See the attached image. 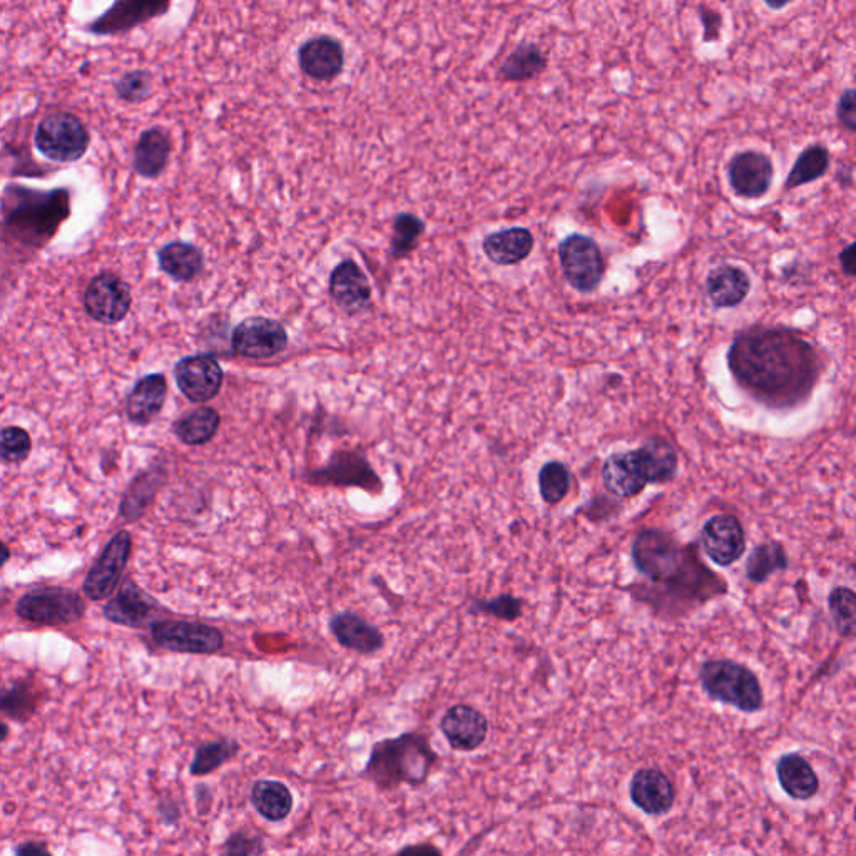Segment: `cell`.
I'll list each match as a JSON object with an SVG mask.
<instances>
[{
  "label": "cell",
  "instance_id": "obj_21",
  "mask_svg": "<svg viewBox=\"0 0 856 856\" xmlns=\"http://www.w3.org/2000/svg\"><path fill=\"white\" fill-rule=\"evenodd\" d=\"M167 9V2H116L88 25V31L99 35L124 34L136 25L160 18Z\"/></svg>",
  "mask_w": 856,
  "mask_h": 856
},
{
  "label": "cell",
  "instance_id": "obj_3",
  "mask_svg": "<svg viewBox=\"0 0 856 856\" xmlns=\"http://www.w3.org/2000/svg\"><path fill=\"white\" fill-rule=\"evenodd\" d=\"M0 211V234L4 241L22 244L28 250H41L69 218L70 195L67 189L39 191L24 186H8Z\"/></svg>",
  "mask_w": 856,
  "mask_h": 856
},
{
  "label": "cell",
  "instance_id": "obj_14",
  "mask_svg": "<svg viewBox=\"0 0 856 856\" xmlns=\"http://www.w3.org/2000/svg\"><path fill=\"white\" fill-rule=\"evenodd\" d=\"M775 166L768 154L742 151L727 164V182L738 198L761 199L773 185Z\"/></svg>",
  "mask_w": 856,
  "mask_h": 856
},
{
  "label": "cell",
  "instance_id": "obj_24",
  "mask_svg": "<svg viewBox=\"0 0 856 856\" xmlns=\"http://www.w3.org/2000/svg\"><path fill=\"white\" fill-rule=\"evenodd\" d=\"M331 633L343 648L362 655H373L385 645L382 633L372 624L353 613H341L331 619Z\"/></svg>",
  "mask_w": 856,
  "mask_h": 856
},
{
  "label": "cell",
  "instance_id": "obj_49",
  "mask_svg": "<svg viewBox=\"0 0 856 856\" xmlns=\"http://www.w3.org/2000/svg\"><path fill=\"white\" fill-rule=\"evenodd\" d=\"M9 558H11V552H9L8 546L4 542H0V568L9 561Z\"/></svg>",
  "mask_w": 856,
  "mask_h": 856
},
{
  "label": "cell",
  "instance_id": "obj_11",
  "mask_svg": "<svg viewBox=\"0 0 856 856\" xmlns=\"http://www.w3.org/2000/svg\"><path fill=\"white\" fill-rule=\"evenodd\" d=\"M154 643L167 651L189 655H215L224 645V637L217 627L186 621L156 623L151 627Z\"/></svg>",
  "mask_w": 856,
  "mask_h": 856
},
{
  "label": "cell",
  "instance_id": "obj_9",
  "mask_svg": "<svg viewBox=\"0 0 856 856\" xmlns=\"http://www.w3.org/2000/svg\"><path fill=\"white\" fill-rule=\"evenodd\" d=\"M18 614L29 623L63 626L77 623L86 613V604L77 592L66 588H39L28 592L18 603Z\"/></svg>",
  "mask_w": 856,
  "mask_h": 856
},
{
  "label": "cell",
  "instance_id": "obj_22",
  "mask_svg": "<svg viewBox=\"0 0 856 856\" xmlns=\"http://www.w3.org/2000/svg\"><path fill=\"white\" fill-rule=\"evenodd\" d=\"M534 240L533 231L523 227L507 228V230L497 231L489 234L482 241V250L489 262L497 266H514L529 259L533 253Z\"/></svg>",
  "mask_w": 856,
  "mask_h": 856
},
{
  "label": "cell",
  "instance_id": "obj_48",
  "mask_svg": "<svg viewBox=\"0 0 856 856\" xmlns=\"http://www.w3.org/2000/svg\"><path fill=\"white\" fill-rule=\"evenodd\" d=\"M394 856H442V852L430 843H418V845L405 846Z\"/></svg>",
  "mask_w": 856,
  "mask_h": 856
},
{
  "label": "cell",
  "instance_id": "obj_10",
  "mask_svg": "<svg viewBox=\"0 0 856 856\" xmlns=\"http://www.w3.org/2000/svg\"><path fill=\"white\" fill-rule=\"evenodd\" d=\"M288 333L279 321L251 317L234 327L231 349L237 355L251 360H266L285 352Z\"/></svg>",
  "mask_w": 856,
  "mask_h": 856
},
{
  "label": "cell",
  "instance_id": "obj_7",
  "mask_svg": "<svg viewBox=\"0 0 856 856\" xmlns=\"http://www.w3.org/2000/svg\"><path fill=\"white\" fill-rule=\"evenodd\" d=\"M35 147L56 163H76L88 153L91 134L73 112L56 111L42 118L35 130Z\"/></svg>",
  "mask_w": 856,
  "mask_h": 856
},
{
  "label": "cell",
  "instance_id": "obj_32",
  "mask_svg": "<svg viewBox=\"0 0 856 856\" xmlns=\"http://www.w3.org/2000/svg\"><path fill=\"white\" fill-rule=\"evenodd\" d=\"M830 161H832V154L825 144H810L803 153L798 154L793 167L784 179V191H791V189L825 178L830 169Z\"/></svg>",
  "mask_w": 856,
  "mask_h": 856
},
{
  "label": "cell",
  "instance_id": "obj_30",
  "mask_svg": "<svg viewBox=\"0 0 856 856\" xmlns=\"http://www.w3.org/2000/svg\"><path fill=\"white\" fill-rule=\"evenodd\" d=\"M251 803L268 822H283L292 813L293 794L282 781L259 780L251 788Z\"/></svg>",
  "mask_w": 856,
  "mask_h": 856
},
{
  "label": "cell",
  "instance_id": "obj_28",
  "mask_svg": "<svg viewBox=\"0 0 856 856\" xmlns=\"http://www.w3.org/2000/svg\"><path fill=\"white\" fill-rule=\"evenodd\" d=\"M171 154V136L163 128L144 131L134 147V169L143 178H157L166 169Z\"/></svg>",
  "mask_w": 856,
  "mask_h": 856
},
{
  "label": "cell",
  "instance_id": "obj_17",
  "mask_svg": "<svg viewBox=\"0 0 856 856\" xmlns=\"http://www.w3.org/2000/svg\"><path fill=\"white\" fill-rule=\"evenodd\" d=\"M440 729L449 745L457 751H474L487 738V717L467 704H457L443 714Z\"/></svg>",
  "mask_w": 856,
  "mask_h": 856
},
{
  "label": "cell",
  "instance_id": "obj_33",
  "mask_svg": "<svg viewBox=\"0 0 856 856\" xmlns=\"http://www.w3.org/2000/svg\"><path fill=\"white\" fill-rule=\"evenodd\" d=\"M220 424V414L215 408L199 407L176 421L175 434L186 446H205L217 436Z\"/></svg>",
  "mask_w": 856,
  "mask_h": 856
},
{
  "label": "cell",
  "instance_id": "obj_47",
  "mask_svg": "<svg viewBox=\"0 0 856 856\" xmlns=\"http://www.w3.org/2000/svg\"><path fill=\"white\" fill-rule=\"evenodd\" d=\"M839 268L842 273L848 278H855V243L846 244L838 254Z\"/></svg>",
  "mask_w": 856,
  "mask_h": 856
},
{
  "label": "cell",
  "instance_id": "obj_12",
  "mask_svg": "<svg viewBox=\"0 0 856 856\" xmlns=\"http://www.w3.org/2000/svg\"><path fill=\"white\" fill-rule=\"evenodd\" d=\"M133 305L131 288L114 273H101L89 283L84 293V308L89 317L102 325H116L124 320Z\"/></svg>",
  "mask_w": 856,
  "mask_h": 856
},
{
  "label": "cell",
  "instance_id": "obj_19",
  "mask_svg": "<svg viewBox=\"0 0 856 856\" xmlns=\"http://www.w3.org/2000/svg\"><path fill=\"white\" fill-rule=\"evenodd\" d=\"M299 69L315 80H331L340 76L345 66V51L331 35H318L301 44L298 50Z\"/></svg>",
  "mask_w": 856,
  "mask_h": 856
},
{
  "label": "cell",
  "instance_id": "obj_43",
  "mask_svg": "<svg viewBox=\"0 0 856 856\" xmlns=\"http://www.w3.org/2000/svg\"><path fill=\"white\" fill-rule=\"evenodd\" d=\"M520 603L519 599L512 597V595H501V597L489 601V603L481 604L482 613L492 614V616L501 617L505 621H514L520 616Z\"/></svg>",
  "mask_w": 856,
  "mask_h": 856
},
{
  "label": "cell",
  "instance_id": "obj_6",
  "mask_svg": "<svg viewBox=\"0 0 856 856\" xmlns=\"http://www.w3.org/2000/svg\"><path fill=\"white\" fill-rule=\"evenodd\" d=\"M700 681L711 700L729 704L743 713H756L765 703L758 676L732 659L704 662L700 669Z\"/></svg>",
  "mask_w": 856,
  "mask_h": 856
},
{
  "label": "cell",
  "instance_id": "obj_18",
  "mask_svg": "<svg viewBox=\"0 0 856 856\" xmlns=\"http://www.w3.org/2000/svg\"><path fill=\"white\" fill-rule=\"evenodd\" d=\"M330 295L349 315L363 314L372 304V288L363 270L353 260L338 263L330 275Z\"/></svg>",
  "mask_w": 856,
  "mask_h": 856
},
{
  "label": "cell",
  "instance_id": "obj_50",
  "mask_svg": "<svg viewBox=\"0 0 856 856\" xmlns=\"http://www.w3.org/2000/svg\"><path fill=\"white\" fill-rule=\"evenodd\" d=\"M9 733H11V729H9L8 724L0 721V745L8 739Z\"/></svg>",
  "mask_w": 856,
  "mask_h": 856
},
{
  "label": "cell",
  "instance_id": "obj_5",
  "mask_svg": "<svg viewBox=\"0 0 856 856\" xmlns=\"http://www.w3.org/2000/svg\"><path fill=\"white\" fill-rule=\"evenodd\" d=\"M437 759L427 736L405 733L373 746L363 777L380 790H395L400 784L418 787L425 783Z\"/></svg>",
  "mask_w": 856,
  "mask_h": 856
},
{
  "label": "cell",
  "instance_id": "obj_23",
  "mask_svg": "<svg viewBox=\"0 0 856 856\" xmlns=\"http://www.w3.org/2000/svg\"><path fill=\"white\" fill-rule=\"evenodd\" d=\"M749 292H751V278L739 266H717L707 275V298L716 310L739 307L748 298Z\"/></svg>",
  "mask_w": 856,
  "mask_h": 856
},
{
  "label": "cell",
  "instance_id": "obj_8",
  "mask_svg": "<svg viewBox=\"0 0 856 856\" xmlns=\"http://www.w3.org/2000/svg\"><path fill=\"white\" fill-rule=\"evenodd\" d=\"M562 276L572 289L581 295H591L603 285L606 276V260L594 238L572 233L558 246Z\"/></svg>",
  "mask_w": 856,
  "mask_h": 856
},
{
  "label": "cell",
  "instance_id": "obj_2",
  "mask_svg": "<svg viewBox=\"0 0 856 856\" xmlns=\"http://www.w3.org/2000/svg\"><path fill=\"white\" fill-rule=\"evenodd\" d=\"M630 558L643 578L662 585L666 594L682 599V604L704 603L726 592L724 581L700 561L698 549L682 547L666 530H640L630 547Z\"/></svg>",
  "mask_w": 856,
  "mask_h": 856
},
{
  "label": "cell",
  "instance_id": "obj_26",
  "mask_svg": "<svg viewBox=\"0 0 856 856\" xmlns=\"http://www.w3.org/2000/svg\"><path fill=\"white\" fill-rule=\"evenodd\" d=\"M153 611L154 601L143 594V591H140L133 582H125L121 591L105 607V616L111 623L140 627L150 619Z\"/></svg>",
  "mask_w": 856,
  "mask_h": 856
},
{
  "label": "cell",
  "instance_id": "obj_20",
  "mask_svg": "<svg viewBox=\"0 0 856 856\" xmlns=\"http://www.w3.org/2000/svg\"><path fill=\"white\" fill-rule=\"evenodd\" d=\"M630 800L648 815H666L674 803V787L661 769L643 768L636 771L629 787Z\"/></svg>",
  "mask_w": 856,
  "mask_h": 856
},
{
  "label": "cell",
  "instance_id": "obj_15",
  "mask_svg": "<svg viewBox=\"0 0 856 856\" xmlns=\"http://www.w3.org/2000/svg\"><path fill=\"white\" fill-rule=\"evenodd\" d=\"M700 539L704 553L720 568H729L746 552L745 529L739 519L729 514H717L707 519Z\"/></svg>",
  "mask_w": 856,
  "mask_h": 856
},
{
  "label": "cell",
  "instance_id": "obj_16",
  "mask_svg": "<svg viewBox=\"0 0 856 856\" xmlns=\"http://www.w3.org/2000/svg\"><path fill=\"white\" fill-rule=\"evenodd\" d=\"M179 391L193 404H205L220 394L224 373L212 355H191L179 360L175 366Z\"/></svg>",
  "mask_w": 856,
  "mask_h": 856
},
{
  "label": "cell",
  "instance_id": "obj_46",
  "mask_svg": "<svg viewBox=\"0 0 856 856\" xmlns=\"http://www.w3.org/2000/svg\"><path fill=\"white\" fill-rule=\"evenodd\" d=\"M14 856H53V853L47 848L46 843L29 839L15 846Z\"/></svg>",
  "mask_w": 856,
  "mask_h": 856
},
{
  "label": "cell",
  "instance_id": "obj_41",
  "mask_svg": "<svg viewBox=\"0 0 856 856\" xmlns=\"http://www.w3.org/2000/svg\"><path fill=\"white\" fill-rule=\"evenodd\" d=\"M31 436L21 427H6L0 430V459L6 462H24L31 453Z\"/></svg>",
  "mask_w": 856,
  "mask_h": 856
},
{
  "label": "cell",
  "instance_id": "obj_1",
  "mask_svg": "<svg viewBox=\"0 0 856 856\" xmlns=\"http://www.w3.org/2000/svg\"><path fill=\"white\" fill-rule=\"evenodd\" d=\"M727 366L749 397L780 410L804 404L822 373L813 343L783 325L739 331L727 350Z\"/></svg>",
  "mask_w": 856,
  "mask_h": 856
},
{
  "label": "cell",
  "instance_id": "obj_31",
  "mask_svg": "<svg viewBox=\"0 0 856 856\" xmlns=\"http://www.w3.org/2000/svg\"><path fill=\"white\" fill-rule=\"evenodd\" d=\"M547 69V56L534 42H523L512 51L498 69V77L508 83H524Z\"/></svg>",
  "mask_w": 856,
  "mask_h": 856
},
{
  "label": "cell",
  "instance_id": "obj_27",
  "mask_svg": "<svg viewBox=\"0 0 856 856\" xmlns=\"http://www.w3.org/2000/svg\"><path fill=\"white\" fill-rule=\"evenodd\" d=\"M777 775L784 793L790 794L793 800H811L819 793V777L810 762L798 753L781 756L777 765Z\"/></svg>",
  "mask_w": 856,
  "mask_h": 856
},
{
  "label": "cell",
  "instance_id": "obj_45",
  "mask_svg": "<svg viewBox=\"0 0 856 856\" xmlns=\"http://www.w3.org/2000/svg\"><path fill=\"white\" fill-rule=\"evenodd\" d=\"M700 19L704 25V42H714L720 39L721 34V15L720 12L713 11L710 8H700Z\"/></svg>",
  "mask_w": 856,
  "mask_h": 856
},
{
  "label": "cell",
  "instance_id": "obj_36",
  "mask_svg": "<svg viewBox=\"0 0 856 856\" xmlns=\"http://www.w3.org/2000/svg\"><path fill=\"white\" fill-rule=\"evenodd\" d=\"M37 706V691L28 682H15L11 688L0 691V713L19 723L31 720Z\"/></svg>",
  "mask_w": 856,
  "mask_h": 856
},
{
  "label": "cell",
  "instance_id": "obj_37",
  "mask_svg": "<svg viewBox=\"0 0 856 856\" xmlns=\"http://www.w3.org/2000/svg\"><path fill=\"white\" fill-rule=\"evenodd\" d=\"M540 497L546 504L558 505L571 491V472L558 460L547 462L539 472Z\"/></svg>",
  "mask_w": 856,
  "mask_h": 856
},
{
  "label": "cell",
  "instance_id": "obj_29",
  "mask_svg": "<svg viewBox=\"0 0 856 856\" xmlns=\"http://www.w3.org/2000/svg\"><path fill=\"white\" fill-rule=\"evenodd\" d=\"M161 270L176 282H193L205 270V254L195 244L173 241L157 253Z\"/></svg>",
  "mask_w": 856,
  "mask_h": 856
},
{
  "label": "cell",
  "instance_id": "obj_39",
  "mask_svg": "<svg viewBox=\"0 0 856 856\" xmlns=\"http://www.w3.org/2000/svg\"><path fill=\"white\" fill-rule=\"evenodd\" d=\"M828 610L839 636L852 637L856 623L855 592L848 588L833 589L830 592Z\"/></svg>",
  "mask_w": 856,
  "mask_h": 856
},
{
  "label": "cell",
  "instance_id": "obj_25",
  "mask_svg": "<svg viewBox=\"0 0 856 856\" xmlns=\"http://www.w3.org/2000/svg\"><path fill=\"white\" fill-rule=\"evenodd\" d=\"M167 397V382L161 373L144 376L128 397V417L133 424L147 425L161 414Z\"/></svg>",
  "mask_w": 856,
  "mask_h": 856
},
{
  "label": "cell",
  "instance_id": "obj_42",
  "mask_svg": "<svg viewBox=\"0 0 856 856\" xmlns=\"http://www.w3.org/2000/svg\"><path fill=\"white\" fill-rule=\"evenodd\" d=\"M263 839L248 832L233 833L224 842L223 856H260L263 853Z\"/></svg>",
  "mask_w": 856,
  "mask_h": 856
},
{
  "label": "cell",
  "instance_id": "obj_35",
  "mask_svg": "<svg viewBox=\"0 0 856 856\" xmlns=\"http://www.w3.org/2000/svg\"><path fill=\"white\" fill-rule=\"evenodd\" d=\"M240 751V745L231 739H221V742L205 743L198 746L189 766L191 777H206L217 771L221 766L227 765L230 759Z\"/></svg>",
  "mask_w": 856,
  "mask_h": 856
},
{
  "label": "cell",
  "instance_id": "obj_34",
  "mask_svg": "<svg viewBox=\"0 0 856 856\" xmlns=\"http://www.w3.org/2000/svg\"><path fill=\"white\" fill-rule=\"evenodd\" d=\"M788 568L787 552L778 542L761 544L755 547L746 561V578L751 582H765L775 572L784 571Z\"/></svg>",
  "mask_w": 856,
  "mask_h": 856
},
{
  "label": "cell",
  "instance_id": "obj_40",
  "mask_svg": "<svg viewBox=\"0 0 856 856\" xmlns=\"http://www.w3.org/2000/svg\"><path fill=\"white\" fill-rule=\"evenodd\" d=\"M114 88L122 101L140 105L153 92V76L144 69L131 70L116 80Z\"/></svg>",
  "mask_w": 856,
  "mask_h": 856
},
{
  "label": "cell",
  "instance_id": "obj_13",
  "mask_svg": "<svg viewBox=\"0 0 856 856\" xmlns=\"http://www.w3.org/2000/svg\"><path fill=\"white\" fill-rule=\"evenodd\" d=\"M131 549V534L128 530L116 534L84 581V594L92 601L109 597L121 581L122 572L130 561Z\"/></svg>",
  "mask_w": 856,
  "mask_h": 856
},
{
  "label": "cell",
  "instance_id": "obj_44",
  "mask_svg": "<svg viewBox=\"0 0 856 856\" xmlns=\"http://www.w3.org/2000/svg\"><path fill=\"white\" fill-rule=\"evenodd\" d=\"M836 119L842 124L843 130L848 133H855L856 131V92L855 89L848 88L839 96L838 105H836Z\"/></svg>",
  "mask_w": 856,
  "mask_h": 856
},
{
  "label": "cell",
  "instance_id": "obj_4",
  "mask_svg": "<svg viewBox=\"0 0 856 856\" xmlns=\"http://www.w3.org/2000/svg\"><path fill=\"white\" fill-rule=\"evenodd\" d=\"M679 457L665 439L649 440L630 452H617L604 462V487L619 498H633L649 484L671 481L678 472Z\"/></svg>",
  "mask_w": 856,
  "mask_h": 856
},
{
  "label": "cell",
  "instance_id": "obj_38",
  "mask_svg": "<svg viewBox=\"0 0 856 856\" xmlns=\"http://www.w3.org/2000/svg\"><path fill=\"white\" fill-rule=\"evenodd\" d=\"M425 224L420 218L410 212H400L394 221L391 253L394 259H404L418 246V240L424 234Z\"/></svg>",
  "mask_w": 856,
  "mask_h": 856
}]
</instances>
